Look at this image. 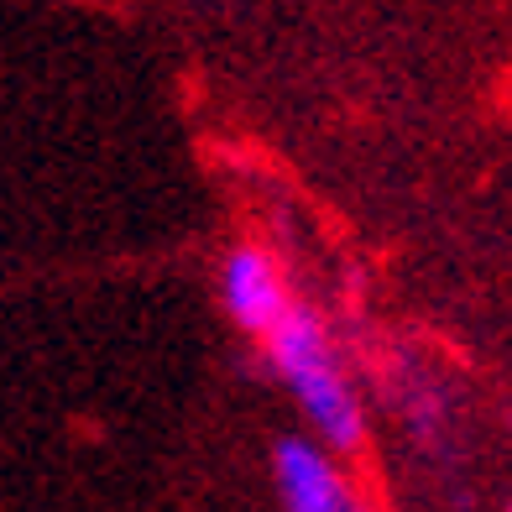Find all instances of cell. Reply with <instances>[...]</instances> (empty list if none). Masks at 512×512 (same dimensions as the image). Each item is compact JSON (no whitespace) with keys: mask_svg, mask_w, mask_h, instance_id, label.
Wrapping results in <instances>:
<instances>
[{"mask_svg":"<svg viewBox=\"0 0 512 512\" xmlns=\"http://www.w3.org/2000/svg\"><path fill=\"white\" fill-rule=\"evenodd\" d=\"M262 351L272 361V371L283 377V387L293 392V403L304 408V418L314 424V434L335 450H356L361 445V403H356V387L340 366V351L324 319L309 304H293L283 314V324L262 340Z\"/></svg>","mask_w":512,"mask_h":512,"instance_id":"obj_1","label":"cell"},{"mask_svg":"<svg viewBox=\"0 0 512 512\" xmlns=\"http://www.w3.org/2000/svg\"><path fill=\"white\" fill-rule=\"evenodd\" d=\"M220 304L246 335L267 340L298 298H293L288 277H283V267H277V256L267 246H236V251H225V262H220Z\"/></svg>","mask_w":512,"mask_h":512,"instance_id":"obj_2","label":"cell"},{"mask_svg":"<svg viewBox=\"0 0 512 512\" xmlns=\"http://www.w3.org/2000/svg\"><path fill=\"white\" fill-rule=\"evenodd\" d=\"M272 476H277V492H283L288 512H371L314 439H277Z\"/></svg>","mask_w":512,"mask_h":512,"instance_id":"obj_3","label":"cell"}]
</instances>
